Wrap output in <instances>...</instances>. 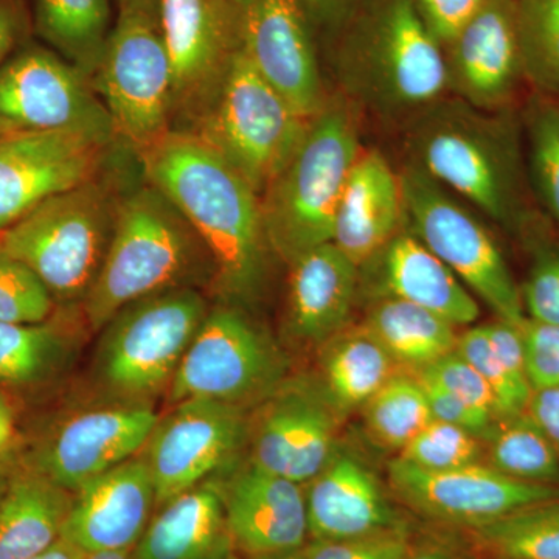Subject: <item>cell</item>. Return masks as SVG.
<instances>
[{"label": "cell", "mask_w": 559, "mask_h": 559, "mask_svg": "<svg viewBox=\"0 0 559 559\" xmlns=\"http://www.w3.org/2000/svg\"><path fill=\"white\" fill-rule=\"evenodd\" d=\"M514 3L516 0H484L443 46L448 90L474 108H499L522 76Z\"/></svg>", "instance_id": "21"}, {"label": "cell", "mask_w": 559, "mask_h": 559, "mask_svg": "<svg viewBox=\"0 0 559 559\" xmlns=\"http://www.w3.org/2000/svg\"><path fill=\"white\" fill-rule=\"evenodd\" d=\"M14 437V417L9 401L0 395V455L7 454Z\"/></svg>", "instance_id": "51"}, {"label": "cell", "mask_w": 559, "mask_h": 559, "mask_svg": "<svg viewBox=\"0 0 559 559\" xmlns=\"http://www.w3.org/2000/svg\"><path fill=\"white\" fill-rule=\"evenodd\" d=\"M455 352L484 378L495 395L499 419L516 417L527 411L532 393L518 388L509 371L500 362L485 325L473 326L459 336Z\"/></svg>", "instance_id": "40"}, {"label": "cell", "mask_w": 559, "mask_h": 559, "mask_svg": "<svg viewBox=\"0 0 559 559\" xmlns=\"http://www.w3.org/2000/svg\"><path fill=\"white\" fill-rule=\"evenodd\" d=\"M92 84L138 156L173 131V73L157 16L119 14Z\"/></svg>", "instance_id": "10"}, {"label": "cell", "mask_w": 559, "mask_h": 559, "mask_svg": "<svg viewBox=\"0 0 559 559\" xmlns=\"http://www.w3.org/2000/svg\"><path fill=\"white\" fill-rule=\"evenodd\" d=\"M521 297L528 319L559 325V248L543 249L536 255Z\"/></svg>", "instance_id": "44"}, {"label": "cell", "mask_w": 559, "mask_h": 559, "mask_svg": "<svg viewBox=\"0 0 559 559\" xmlns=\"http://www.w3.org/2000/svg\"><path fill=\"white\" fill-rule=\"evenodd\" d=\"M198 290L178 288L128 305L105 326L98 374L110 392L146 396L171 382L209 314Z\"/></svg>", "instance_id": "9"}, {"label": "cell", "mask_w": 559, "mask_h": 559, "mask_svg": "<svg viewBox=\"0 0 559 559\" xmlns=\"http://www.w3.org/2000/svg\"><path fill=\"white\" fill-rule=\"evenodd\" d=\"M514 20L522 76L559 97V0H516Z\"/></svg>", "instance_id": "36"}, {"label": "cell", "mask_w": 559, "mask_h": 559, "mask_svg": "<svg viewBox=\"0 0 559 559\" xmlns=\"http://www.w3.org/2000/svg\"><path fill=\"white\" fill-rule=\"evenodd\" d=\"M430 32L447 46L484 0H414Z\"/></svg>", "instance_id": "46"}, {"label": "cell", "mask_w": 559, "mask_h": 559, "mask_svg": "<svg viewBox=\"0 0 559 559\" xmlns=\"http://www.w3.org/2000/svg\"><path fill=\"white\" fill-rule=\"evenodd\" d=\"M530 170L539 200L559 224V106L539 102L528 114Z\"/></svg>", "instance_id": "38"}, {"label": "cell", "mask_w": 559, "mask_h": 559, "mask_svg": "<svg viewBox=\"0 0 559 559\" xmlns=\"http://www.w3.org/2000/svg\"><path fill=\"white\" fill-rule=\"evenodd\" d=\"M134 547L138 559H224L234 554L223 496L204 481L157 509Z\"/></svg>", "instance_id": "27"}, {"label": "cell", "mask_w": 559, "mask_h": 559, "mask_svg": "<svg viewBox=\"0 0 559 559\" xmlns=\"http://www.w3.org/2000/svg\"><path fill=\"white\" fill-rule=\"evenodd\" d=\"M224 559H240V558H238L237 555H235V551H234V554H230L229 557H226Z\"/></svg>", "instance_id": "58"}, {"label": "cell", "mask_w": 559, "mask_h": 559, "mask_svg": "<svg viewBox=\"0 0 559 559\" xmlns=\"http://www.w3.org/2000/svg\"><path fill=\"white\" fill-rule=\"evenodd\" d=\"M159 423L148 404L81 412L40 441L27 468L75 492L114 466L134 457Z\"/></svg>", "instance_id": "18"}, {"label": "cell", "mask_w": 559, "mask_h": 559, "mask_svg": "<svg viewBox=\"0 0 559 559\" xmlns=\"http://www.w3.org/2000/svg\"><path fill=\"white\" fill-rule=\"evenodd\" d=\"M409 543L411 530L403 527L359 538L310 539L304 554L307 559H403Z\"/></svg>", "instance_id": "42"}, {"label": "cell", "mask_w": 559, "mask_h": 559, "mask_svg": "<svg viewBox=\"0 0 559 559\" xmlns=\"http://www.w3.org/2000/svg\"><path fill=\"white\" fill-rule=\"evenodd\" d=\"M55 305L31 267L0 252V322L38 325L51 318Z\"/></svg>", "instance_id": "39"}, {"label": "cell", "mask_w": 559, "mask_h": 559, "mask_svg": "<svg viewBox=\"0 0 559 559\" xmlns=\"http://www.w3.org/2000/svg\"><path fill=\"white\" fill-rule=\"evenodd\" d=\"M388 473L390 488L404 506L448 527H480L533 503L559 499V487L514 480L481 462L429 471L396 457Z\"/></svg>", "instance_id": "13"}, {"label": "cell", "mask_w": 559, "mask_h": 559, "mask_svg": "<svg viewBox=\"0 0 559 559\" xmlns=\"http://www.w3.org/2000/svg\"><path fill=\"white\" fill-rule=\"evenodd\" d=\"M480 437L460 426L432 419L400 451L399 457L418 468L447 471L481 462Z\"/></svg>", "instance_id": "37"}, {"label": "cell", "mask_w": 559, "mask_h": 559, "mask_svg": "<svg viewBox=\"0 0 559 559\" xmlns=\"http://www.w3.org/2000/svg\"><path fill=\"white\" fill-rule=\"evenodd\" d=\"M84 559H138L134 550L97 551V554H87Z\"/></svg>", "instance_id": "54"}, {"label": "cell", "mask_w": 559, "mask_h": 559, "mask_svg": "<svg viewBox=\"0 0 559 559\" xmlns=\"http://www.w3.org/2000/svg\"><path fill=\"white\" fill-rule=\"evenodd\" d=\"M156 509L146 459H130L76 489L61 538L86 554L134 550Z\"/></svg>", "instance_id": "22"}, {"label": "cell", "mask_w": 559, "mask_h": 559, "mask_svg": "<svg viewBox=\"0 0 559 559\" xmlns=\"http://www.w3.org/2000/svg\"><path fill=\"white\" fill-rule=\"evenodd\" d=\"M286 362L237 308L210 311L171 380L173 403L213 400L245 407L282 385Z\"/></svg>", "instance_id": "11"}, {"label": "cell", "mask_w": 559, "mask_h": 559, "mask_svg": "<svg viewBox=\"0 0 559 559\" xmlns=\"http://www.w3.org/2000/svg\"><path fill=\"white\" fill-rule=\"evenodd\" d=\"M146 179L182 213L209 252L221 290L249 304L266 278L267 242L260 194L218 150L171 131L139 156Z\"/></svg>", "instance_id": "1"}, {"label": "cell", "mask_w": 559, "mask_h": 559, "mask_svg": "<svg viewBox=\"0 0 559 559\" xmlns=\"http://www.w3.org/2000/svg\"><path fill=\"white\" fill-rule=\"evenodd\" d=\"M417 377L436 382L481 417L498 421V407L491 389L455 349L432 366L417 371Z\"/></svg>", "instance_id": "41"}, {"label": "cell", "mask_w": 559, "mask_h": 559, "mask_svg": "<svg viewBox=\"0 0 559 559\" xmlns=\"http://www.w3.org/2000/svg\"><path fill=\"white\" fill-rule=\"evenodd\" d=\"M204 255L197 231L153 183L121 198L108 252L84 300L91 329H105L134 301L186 288Z\"/></svg>", "instance_id": "2"}, {"label": "cell", "mask_w": 559, "mask_h": 559, "mask_svg": "<svg viewBox=\"0 0 559 559\" xmlns=\"http://www.w3.org/2000/svg\"><path fill=\"white\" fill-rule=\"evenodd\" d=\"M340 414L323 388L293 382L275 389L253 425L250 460L285 479L308 484L337 450Z\"/></svg>", "instance_id": "19"}, {"label": "cell", "mask_w": 559, "mask_h": 559, "mask_svg": "<svg viewBox=\"0 0 559 559\" xmlns=\"http://www.w3.org/2000/svg\"><path fill=\"white\" fill-rule=\"evenodd\" d=\"M485 557L487 555L471 538L469 540L460 539L450 532H430L417 536V539H412L411 536L409 549L403 559H485Z\"/></svg>", "instance_id": "47"}, {"label": "cell", "mask_w": 559, "mask_h": 559, "mask_svg": "<svg viewBox=\"0 0 559 559\" xmlns=\"http://www.w3.org/2000/svg\"><path fill=\"white\" fill-rule=\"evenodd\" d=\"M69 342L55 323L0 322V385L33 388L50 381L68 358Z\"/></svg>", "instance_id": "34"}, {"label": "cell", "mask_w": 559, "mask_h": 559, "mask_svg": "<svg viewBox=\"0 0 559 559\" xmlns=\"http://www.w3.org/2000/svg\"><path fill=\"white\" fill-rule=\"evenodd\" d=\"M364 330L380 342L395 364L426 369L457 347L455 326L425 308L384 297L371 308Z\"/></svg>", "instance_id": "30"}, {"label": "cell", "mask_w": 559, "mask_h": 559, "mask_svg": "<svg viewBox=\"0 0 559 559\" xmlns=\"http://www.w3.org/2000/svg\"><path fill=\"white\" fill-rule=\"evenodd\" d=\"M0 128L7 134L76 131L117 138L90 76L31 40L0 66Z\"/></svg>", "instance_id": "12"}, {"label": "cell", "mask_w": 559, "mask_h": 559, "mask_svg": "<svg viewBox=\"0 0 559 559\" xmlns=\"http://www.w3.org/2000/svg\"><path fill=\"white\" fill-rule=\"evenodd\" d=\"M0 252H2V231H0Z\"/></svg>", "instance_id": "59"}, {"label": "cell", "mask_w": 559, "mask_h": 559, "mask_svg": "<svg viewBox=\"0 0 559 559\" xmlns=\"http://www.w3.org/2000/svg\"><path fill=\"white\" fill-rule=\"evenodd\" d=\"M304 487L310 539L359 538L407 527L377 473L344 448L337 447Z\"/></svg>", "instance_id": "23"}, {"label": "cell", "mask_w": 559, "mask_h": 559, "mask_svg": "<svg viewBox=\"0 0 559 559\" xmlns=\"http://www.w3.org/2000/svg\"><path fill=\"white\" fill-rule=\"evenodd\" d=\"M484 440H487V465L503 476L558 487V451L527 412L498 419Z\"/></svg>", "instance_id": "33"}, {"label": "cell", "mask_w": 559, "mask_h": 559, "mask_svg": "<svg viewBox=\"0 0 559 559\" xmlns=\"http://www.w3.org/2000/svg\"><path fill=\"white\" fill-rule=\"evenodd\" d=\"M86 555V551L81 550L75 544L70 543L68 539L60 538L53 546L49 547V549L31 559H84Z\"/></svg>", "instance_id": "52"}, {"label": "cell", "mask_w": 559, "mask_h": 559, "mask_svg": "<svg viewBox=\"0 0 559 559\" xmlns=\"http://www.w3.org/2000/svg\"><path fill=\"white\" fill-rule=\"evenodd\" d=\"M465 532L491 559H559V499L533 503Z\"/></svg>", "instance_id": "32"}, {"label": "cell", "mask_w": 559, "mask_h": 559, "mask_svg": "<svg viewBox=\"0 0 559 559\" xmlns=\"http://www.w3.org/2000/svg\"><path fill=\"white\" fill-rule=\"evenodd\" d=\"M371 260H378L385 297L409 301L454 326L471 325L479 319L476 297L411 231H399Z\"/></svg>", "instance_id": "26"}, {"label": "cell", "mask_w": 559, "mask_h": 559, "mask_svg": "<svg viewBox=\"0 0 559 559\" xmlns=\"http://www.w3.org/2000/svg\"><path fill=\"white\" fill-rule=\"evenodd\" d=\"M359 153L358 127L348 106L326 102L260 197L267 242L283 259L294 260L333 240L337 207Z\"/></svg>", "instance_id": "4"}, {"label": "cell", "mask_w": 559, "mask_h": 559, "mask_svg": "<svg viewBox=\"0 0 559 559\" xmlns=\"http://www.w3.org/2000/svg\"><path fill=\"white\" fill-rule=\"evenodd\" d=\"M400 175L403 223L499 320H525L521 289L487 227L454 193L414 165Z\"/></svg>", "instance_id": "7"}, {"label": "cell", "mask_w": 559, "mask_h": 559, "mask_svg": "<svg viewBox=\"0 0 559 559\" xmlns=\"http://www.w3.org/2000/svg\"><path fill=\"white\" fill-rule=\"evenodd\" d=\"M395 360L366 330L333 342L323 364V390L337 411L362 407L393 377Z\"/></svg>", "instance_id": "31"}, {"label": "cell", "mask_w": 559, "mask_h": 559, "mask_svg": "<svg viewBox=\"0 0 559 559\" xmlns=\"http://www.w3.org/2000/svg\"><path fill=\"white\" fill-rule=\"evenodd\" d=\"M417 377V374H415ZM421 382L423 389L426 392V399H428L430 415L433 419L439 421L450 423V425L460 426V428L469 430V432L476 433L481 440L491 430L496 421L481 417L462 403L459 399H455L452 393L448 392L443 388H440L436 382L425 380V378L417 377Z\"/></svg>", "instance_id": "45"}, {"label": "cell", "mask_w": 559, "mask_h": 559, "mask_svg": "<svg viewBox=\"0 0 559 559\" xmlns=\"http://www.w3.org/2000/svg\"><path fill=\"white\" fill-rule=\"evenodd\" d=\"M528 417L543 430L559 454V388L535 390L530 396Z\"/></svg>", "instance_id": "49"}, {"label": "cell", "mask_w": 559, "mask_h": 559, "mask_svg": "<svg viewBox=\"0 0 559 559\" xmlns=\"http://www.w3.org/2000/svg\"><path fill=\"white\" fill-rule=\"evenodd\" d=\"M349 94L384 114L419 112L448 90L447 60L414 0H370L340 55Z\"/></svg>", "instance_id": "3"}, {"label": "cell", "mask_w": 559, "mask_h": 559, "mask_svg": "<svg viewBox=\"0 0 559 559\" xmlns=\"http://www.w3.org/2000/svg\"><path fill=\"white\" fill-rule=\"evenodd\" d=\"M120 13H145L157 16L159 0H117Z\"/></svg>", "instance_id": "53"}, {"label": "cell", "mask_w": 559, "mask_h": 559, "mask_svg": "<svg viewBox=\"0 0 559 559\" xmlns=\"http://www.w3.org/2000/svg\"><path fill=\"white\" fill-rule=\"evenodd\" d=\"M520 333L530 388H559V325L525 318Z\"/></svg>", "instance_id": "43"}, {"label": "cell", "mask_w": 559, "mask_h": 559, "mask_svg": "<svg viewBox=\"0 0 559 559\" xmlns=\"http://www.w3.org/2000/svg\"><path fill=\"white\" fill-rule=\"evenodd\" d=\"M242 411L221 401L186 400L157 423L146 457L156 488V510L204 484L234 459L248 433Z\"/></svg>", "instance_id": "17"}, {"label": "cell", "mask_w": 559, "mask_h": 559, "mask_svg": "<svg viewBox=\"0 0 559 559\" xmlns=\"http://www.w3.org/2000/svg\"><path fill=\"white\" fill-rule=\"evenodd\" d=\"M288 329L308 345L333 341L347 325L358 289L359 266L334 242L290 260Z\"/></svg>", "instance_id": "24"}, {"label": "cell", "mask_w": 559, "mask_h": 559, "mask_svg": "<svg viewBox=\"0 0 559 559\" xmlns=\"http://www.w3.org/2000/svg\"><path fill=\"white\" fill-rule=\"evenodd\" d=\"M13 473V462L7 454L0 455V477L10 476Z\"/></svg>", "instance_id": "56"}, {"label": "cell", "mask_w": 559, "mask_h": 559, "mask_svg": "<svg viewBox=\"0 0 559 559\" xmlns=\"http://www.w3.org/2000/svg\"><path fill=\"white\" fill-rule=\"evenodd\" d=\"M400 175L374 150H360L342 193L333 240L353 263L366 264L400 231Z\"/></svg>", "instance_id": "25"}, {"label": "cell", "mask_w": 559, "mask_h": 559, "mask_svg": "<svg viewBox=\"0 0 559 559\" xmlns=\"http://www.w3.org/2000/svg\"><path fill=\"white\" fill-rule=\"evenodd\" d=\"M72 496L38 471L11 473L0 499V559H31L53 546Z\"/></svg>", "instance_id": "28"}, {"label": "cell", "mask_w": 559, "mask_h": 559, "mask_svg": "<svg viewBox=\"0 0 559 559\" xmlns=\"http://www.w3.org/2000/svg\"><path fill=\"white\" fill-rule=\"evenodd\" d=\"M255 559H307L304 549L285 551V554L270 555V557H261Z\"/></svg>", "instance_id": "55"}, {"label": "cell", "mask_w": 559, "mask_h": 559, "mask_svg": "<svg viewBox=\"0 0 559 559\" xmlns=\"http://www.w3.org/2000/svg\"><path fill=\"white\" fill-rule=\"evenodd\" d=\"M112 142L76 131L0 135V231L55 194L97 178Z\"/></svg>", "instance_id": "16"}, {"label": "cell", "mask_w": 559, "mask_h": 559, "mask_svg": "<svg viewBox=\"0 0 559 559\" xmlns=\"http://www.w3.org/2000/svg\"><path fill=\"white\" fill-rule=\"evenodd\" d=\"M411 165L511 226L520 213L516 157L500 121L468 103L439 100L419 110L409 132Z\"/></svg>", "instance_id": "5"}, {"label": "cell", "mask_w": 559, "mask_h": 559, "mask_svg": "<svg viewBox=\"0 0 559 559\" xmlns=\"http://www.w3.org/2000/svg\"><path fill=\"white\" fill-rule=\"evenodd\" d=\"M362 409L371 439L396 451L403 450L433 419L421 382L406 374H393Z\"/></svg>", "instance_id": "35"}, {"label": "cell", "mask_w": 559, "mask_h": 559, "mask_svg": "<svg viewBox=\"0 0 559 559\" xmlns=\"http://www.w3.org/2000/svg\"><path fill=\"white\" fill-rule=\"evenodd\" d=\"M311 22L319 25L341 24L348 17L352 0H300Z\"/></svg>", "instance_id": "50"}, {"label": "cell", "mask_w": 559, "mask_h": 559, "mask_svg": "<svg viewBox=\"0 0 559 559\" xmlns=\"http://www.w3.org/2000/svg\"><path fill=\"white\" fill-rule=\"evenodd\" d=\"M311 119L253 69L238 47L215 102L194 134L263 193L299 148Z\"/></svg>", "instance_id": "8"}, {"label": "cell", "mask_w": 559, "mask_h": 559, "mask_svg": "<svg viewBox=\"0 0 559 559\" xmlns=\"http://www.w3.org/2000/svg\"><path fill=\"white\" fill-rule=\"evenodd\" d=\"M3 134H7V132L3 131L2 128H0V135H3Z\"/></svg>", "instance_id": "60"}, {"label": "cell", "mask_w": 559, "mask_h": 559, "mask_svg": "<svg viewBox=\"0 0 559 559\" xmlns=\"http://www.w3.org/2000/svg\"><path fill=\"white\" fill-rule=\"evenodd\" d=\"M7 480H9V476L0 477V499H2L3 491H5Z\"/></svg>", "instance_id": "57"}, {"label": "cell", "mask_w": 559, "mask_h": 559, "mask_svg": "<svg viewBox=\"0 0 559 559\" xmlns=\"http://www.w3.org/2000/svg\"><path fill=\"white\" fill-rule=\"evenodd\" d=\"M218 488L234 547L248 557L304 549L310 539L304 485L249 460Z\"/></svg>", "instance_id": "20"}, {"label": "cell", "mask_w": 559, "mask_h": 559, "mask_svg": "<svg viewBox=\"0 0 559 559\" xmlns=\"http://www.w3.org/2000/svg\"><path fill=\"white\" fill-rule=\"evenodd\" d=\"M31 33L28 0H0V66L28 43Z\"/></svg>", "instance_id": "48"}, {"label": "cell", "mask_w": 559, "mask_h": 559, "mask_svg": "<svg viewBox=\"0 0 559 559\" xmlns=\"http://www.w3.org/2000/svg\"><path fill=\"white\" fill-rule=\"evenodd\" d=\"M28 10L32 32L92 80L114 28L109 0H28Z\"/></svg>", "instance_id": "29"}, {"label": "cell", "mask_w": 559, "mask_h": 559, "mask_svg": "<svg viewBox=\"0 0 559 559\" xmlns=\"http://www.w3.org/2000/svg\"><path fill=\"white\" fill-rule=\"evenodd\" d=\"M120 200L98 176L55 194L2 231V252L31 267L55 301H84L108 252Z\"/></svg>", "instance_id": "6"}, {"label": "cell", "mask_w": 559, "mask_h": 559, "mask_svg": "<svg viewBox=\"0 0 559 559\" xmlns=\"http://www.w3.org/2000/svg\"><path fill=\"white\" fill-rule=\"evenodd\" d=\"M157 24L170 58L175 114L200 123L238 50L231 2L159 0Z\"/></svg>", "instance_id": "14"}, {"label": "cell", "mask_w": 559, "mask_h": 559, "mask_svg": "<svg viewBox=\"0 0 559 559\" xmlns=\"http://www.w3.org/2000/svg\"><path fill=\"white\" fill-rule=\"evenodd\" d=\"M238 47L301 116L325 106L311 20L300 0H230Z\"/></svg>", "instance_id": "15"}]
</instances>
